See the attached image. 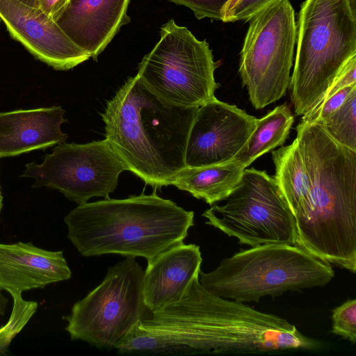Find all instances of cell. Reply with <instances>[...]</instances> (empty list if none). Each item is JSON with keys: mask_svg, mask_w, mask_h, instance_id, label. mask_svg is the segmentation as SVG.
Wrapping results in <instances>:
<instances>
[{"mask_svg": "<svg viewBox=\"0 0 356 356\" xmlns=\"http://www.w3.org/2000/svg\"><path fill=\"white\" fill-rule=\"evenodd\" d=\"M310 179L307 200L293 218L296 245L318 259L356 272V151L318 124L296 127Z\"/></svg>", "mask_w": 356, "mask_h": 356, "instance_id": "6da1fadb", "label": "cell"}, {"mask_svg": "<svg viewBox=\"0 0 356 356\" xmlns=\"http://www.w3.org/2000/svg\"><path fill=\"white\" fill-rule=\"evenodd\" d=\"M197 108L166 101L137 74L129 78L101 114L105 139L128 170L146 184L161 188L186 167L187 140Z\"/></svg>", "mask_w": 356, "mask_h": 356, "instance_id": "7a4b0ae2", "label": "cell"}, {"mask_svg": "<svg viewBox=\"0 0 356 356\" xmlns=\"http://www.w3.org/2000/svg\"><path fill=\"white\" fill-rule=\"evenodd\" d=\"M193 218V211L154 191L78 205L64 222L69 240L84 257L118 254L149 263L184 242Z\"/></svg>", "mask_w": 356, "mask_h": 356, "instance_id": "3957f363", "label": "cell"}, {"mask_svg": "<svg viewBox=\"0 0 356 356\" xmlns=\"http://www.w3.org/2000/svg\"><path fill=\"white\" fill-rule=\"evenodd\" d=\"M297 50L289 88L296 115L323 99L356 55L355 0H305L298 13Z\"/></svg>", "mask_w": 356, "mask_h": 356, "instance_id": "277c9868", "label": "cell"}, {"mask_svg": "<svg viewBox=\"0 0 356 356\" xmlns=\"http://www.w3.org/2000/svg\"><path fill=\"white\" fill-rule=\"evenodd\" d=\"M334 277L330 264L297 245L263 244L222 259L213 270L199 272L201 285L219 297L259 302L265 296L323 286Z\"/></svg>", "mask_w": 356, "mask_h": 356, "instance_id": "5b68a950", "label": "cell"}, {"mask_svg": "<svg viewBox=\"0 0 356 356\" xmlns=\"http://www.w3.org/2000/svg\"><path fill=\"white\" fill-rule=\"evenodd\" d=\"M207 42L197 40L173 19L160 30V40L138 65V74L156 95L174 104L199 107L215 97L218 84Z\"/></svg>", "mask_w": 356, "mask_h": 356, "instance_id": "8992f818", "label": "cell"}, {"mask_svg": "<svg viewBox=\"0 0 356 356\" xmlns=\"http://www.w3.org/2000/svg\"><path fill=\"white\" fill-rule=\"evenodd\" d=\"M143 275L133 257L109 267L104 280L63 317L71 339L99 349L115 348L150 313L144 302Z\"/></svg>", "mask_w": 356, "mask_h": 356, "instance_id": "52a82bcc", "label": "cell"}, {"mask_svg": "<svg viewBox=\"0 0 356 356\" xmlns=\"http://www.w3.org/2000/svg\"><path fill=\"white\" fill-rule=\"evenodd\" d=\"M222 201L224 204H213L204 211L206 224L251 247L296 245L291 211L274 177L265 171L245 168L238 184Z\"/></svg>", "mask_w": 356, "mask_h": 356, "instance_id": "ba28073f", "label": "cell"}, {"mask_svg": "<svg viewBox=\"0 0 356 356\" xmlns=\"http://www.w3.org/2000/svg\"><path fill=\"white\" fill-rule=\"evenodd\" d=\"M239 73L257 109L279 100L290 83L297 29L289 0H280L250 21Z\"/></svg>", "mask_w": 356, "mask_h": 356, "instance_id": "9c48e42d", "label": "cell"}, {"mask_svg": "<svg viewBox=\"0 0 356 356\" xmlns=\"http://www.w3.org/2000/svg\"><path fill=\"white\" fill-rule=\"evenodd\" d=\"M127 166L106 140L86 144L61 143L38 164L27 163L22 173L35 182L62 193L78 205L92 197L109 198Z\"/></svg>", "mask_w": 356, "mask_h": 356, "instance_id": "30bf717a", "label": "cell"}, {"mask_svg": "<svg viewBox=\"0 0 356 356\" xmlns=\"http://www.w3.org/2000/svg\"><path fill=\"white\" fill-rule=\"evenodd\" d=\"M257 118L216 97L200 106L186 149V167L197 168L230 161L255 128Z\"/></svg>", "mask_w": 356, "mask_h": 356, "instance_id": "8fae6325", "label": "cell"}, {"mask_svg": "<svg viewBox=\"0 0 356 356\" xmlns=\"http://www.w3.org/2000/svg\"><path fill=\"white\" fill-rule=\"evenodd\" d=\"M0 18L13 39L56 70H68L90 56L76 45L52 17L18 0H0Z\"/></svg>", "mask_w": 356, "mask_h": 356, "instance_id": "7c38bea8", "label": "cell"}, {"mask_svg": "<svg viewBox=\"0 0 356 356\" xmlns=\"http://www.w3.org/2000/svg\"><path fill=\"white\" fill-rule=\"evenodd\" d=\"M130 0H67L53 17L65 34L94 60L130 22Z\"/></svg>", "mask_w": 356, "mask_h": 356, "instance_id": "4fadbf2b", "label": "cell"}, {"mask_svg": "<svg viewBox=\"0 0 356 356\" xmlns=\"http://www.w3.org/2000/svg\"><path fill=\"white\" fill-rule=\"evenodd\" d=\"M72 272L62 251L31 243H0V289L10 294L69 280Z\"/></svg>", "mask_w": 356, "mask_h": 356, "instance_id": "5bb4252c", "label": "cell"}, {"mask_svg": "<svg viewBox=\"0 0 356 356\" xmlns=\"http://www.w3.org/2000/svg\"><path fill=\"white\" fill-rule=\"evenodd\" d=\"M202 261L200 246L182 242L147 263L143 292L149 312L179 301L199 274Z\"/></svg>", "mask_w": 356, "mask_h": 356, "instance_id": "9a60e30c", "label": "cell"}, {"mask_svg": "<svg viewBox=\"0 0 356 356\" xmlns=\"http://www.w3.org/2000/svg\"><path fill=\"white\" fill-rule=\"evenodd\" d=\"M60 106L0 113V158L45 149L65 141Z\"/></svg>", "mask_w": 356, "mask_h": 356, "instance_id": "2e32d148", "label": "cell"}, {"mask_svg": "<svg viewBox=\"0 0 356 356\" xmlns=\"http://www.w3.org/2000/svg\"><path fill=\"white\" fill-rule=\"evenodd\" d=\"M245 168L234 160L203 167H186L170 185L204 200L211 206L222 201L239 181Z\"/></svg>", "mask_w": 356, "mask_h": 356, "instance_id": "e0dca14e", "label": "cell"}, {"mask_svg": "<svg viewBox=\"0 0 356 356\" xmlns=\"http://www.w3.org/2000/svg\"><path fill=\"white\" fill-rule=\"evenodd\" d=\"M294 116L287 104L275 107L256 120L255 128L243 147L232 160L245 168L260 156L282 145L288 138Z\"/></svg>", "mask_w": 356, "mask_h": 356, "instance_id": "ac0fdd59", "label": "cell"}, {"mask_svg": "<svg viewBox=\"0 0 356 356\" xmlns=\"http://www.w3.org/2000/svg\"><path fill=\"white\" fill-rule=\"evenodd\" d=\"M272 156L275 166L274 179L294 218L305 205L310 190V179L296 138L291 145L273 151Z\"/></svg>", "mask_w": 356, "mask_h": 356, "instance_id": "d6986e66", "label": "cell"}, {"mask_svg": "<svg viewBox=\"0 0 356 356\" xmlns=\"http://www.w3.org/2000/svg\"><path fill=\"white\" fill-rule=\"evenodd\" d=\"M318 125L337 143L356 151V86L343 104Z\"/></svg>", "mask_w": 356, "mask_h": 356, "instance_id": "ffe728a7", "label": "cell"}, {"mask_svg": "<svg viewBox=\"0 0 356 356\" xmlns=\"http://www.w3.org/2000/svg\"><path fill=\"white\" fill-rule=\"evenodd\" d=\"M10 295L13 299V307L8 323L0 329V355L7 354L10 342L28 323L38 306L37 302L24 300L22 293Z\"/></svg>", "mask_w": 356, "mask_h": 356, "instance_id": "44dd1931", "label": "cell"}, {"mask_svg": "<svg viewBox=\"0 0 356 356\" xmlns=\"http://www.w3.org/2000/svg\"><path fill=\"white\" fill-rule=\"evenodd\" d=\"M332 332L350 341L356 342V300H348L332 310Z\"/></svg>", "mask_w": 356, "mask_h": 356, "instance_id": "7402d4cb", "label": "cell"}, {"mask_svg": "<svg viewBox=\"0 0 356 356\" xmlns=\"http://www.w3.org/2000/svg\"><path fill=\"white\" fill-rule=\"evenodd\" d=\"M355 86L356 83L346 86L320 102L312 111L302 115V121L318 124L343 104L352 89Z\"/></svg>", "mask_w": 356, "mask_h": 356, "instance_id": "603a6c76", "label": "cell"}, {"mask_svg": "<svg viewBox=\"0 0 356 356\" xmlns=\"http://www.w3.org/2000/svg\"><path fill=\"white\" fill-rule=\"evenodd\" d=\"M280 0H238L232 7L223 12V22H249L259 13Z\"/></svg>", "mask_w": 356, "mask_h": 356, "instance_id": "cb8c5ba5", "label": "cell"}, {"mask_svg": "<svg viewBox=\"0 0 356 356\" xmlns=\"http://www.w3.org/2000/svg\"><path fill=\"white\" fill-rule=\"evenodd\" d=\"M189 8L197 19L205 17L222 20L225 6L229 0H168Z\"/></svg>", "mask_w": 356, "mask_h": 356, "instance_id": "d4e9b609", "label": "cell"}, {"mask_svg": "<svg viewBox=\"0 0 356 356\" xmlns=\"http://www.w3.org/2000/svg\"><path fill=\"white\" fill-rule=\"evenodd\" d=\"M356 83V55L343 67L320 102L329 98L341 89ZM319 102V103H320ZM318 103V104H319Z\"/></svg>", "mask_w": 356, "mask_h": 356, "instance_id": "484cf974", "label": "cell"}, {"mask_svg": "<svg viewBox=\"0 0 356 356\" xmlns=\"http://www.w3.org/2000/svg\"><path fill=\"white\" fill-rule=\"evenodd\" d=\"M35 7L52 17L66 3L67 0H33Z\"/></svg>", "mask_w": 356, "mask_h": 356, "instance_id": "4316f807", "label": "cell"}, {"mask_svg": "<svg viewBox=\"0 0 356 356\" xmlns=\"http://www.w3.org/2000/svg\"><path fill=\"white\" fill-rule=\"evenodd\" d=\"M8 303V299L2 293L0 289V316L4 315L7 305Z\"/></svg>", "mask_w": 356, "mask_h": 356, "instance_id": "83f0119b", "label": "cell"}, {"mask_svg": "<svg viewBox=\"0 0 356 356\" xmlns=\"http://www.w3.org/2000/svg\"><path fill=\"white\" fill-rule=\"evenodd\" d=\"M238 0H229L226 5L225 6V8L223 9V12L228 10L231 7H232ZM222 12V14H223Z\"/></svg>", "mask_w": 356, "mask_h": 356, "instance_id": "f1b7e54d", "label": "cell"}, {"mask_svg": "<svg viewBox=\"0 0 356 356\" xmlns=\"http://www.w3.org/2000/svg\"><path fill=\"white\" fill-rule=\"evenodd\" d=\"M18 1H19L20 2L24 3L27 6L35 8L33 0H18Z\"/></svg>", "mask_w": 356, "mask_h": 356, "instance_id": "f546056e", "label": "cell"}, {"mask_svg": "<svg viewBox=\"0 0 356 356\" xmlns=\"http://www.w3.org/2000/svg\"><path fill=\"white\" fill-rule=\"evenodd\" d=\"M2 206H3V197H2V194H1V186H0V213H1V211L2 209Z\"/></svg>", "mask_w": 356, "mask_h": 356, "instance_id": "4dcf8cb0", "label": "cell"}, {"mask_svg": "<svg viewBox=\"0 0 356 356\" xmlns=\"http://www.w3.org/2000/svg\"><path fill=\"white\" fill-rule=\"evenodd\" d=\"M1 18H0V23H1Z\"/></svg>", "mask_w": 356, "mask_h": 356, "instance_id": "1f68e13d", "label": "cell"}]
</instances>
